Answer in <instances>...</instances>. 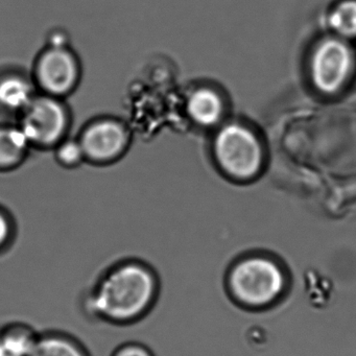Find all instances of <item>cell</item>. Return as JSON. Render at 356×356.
Segmentation results:
<instances>
[{"label":"cell","mask_w":356,"mask_h":356,"mask_svg":"<svg viewBox=\"0 0 356 356\" xmlns=\"http://www.w3.org/2000/svg\"><path fill=\"white\" fill-rule=\"evenodd\" d=\"M157 291V278L147 264L124 260L99 277L85 298L84 307L97 320L126 325L149 312Z\"/></svg>","instance_id":"obj_1"},{"label":"cell","mask_w":356,"mask_h":356,"mask_svg":"<svg viewBox=\"0 0 356 356\" xmlns=\"http://www.w3.org/2000/svg\"><path fill=\"white\" fill-rule=\"evenodd\" d=\"M286 279L280 264L268 256L243 258L231 268L228 286L241 305L262 308L276 302L284 293Z\"/></svg>","instance_id":"obj_2"},{"label":"cell","mask_w":356,"mask_h":356,"mask_svg":"<svg viewBox=\"0 0 356 356\" xmlns=\"http://www.w3.org/2000/svg\"><path fill=\"white\" fill-rule=\"evenodd\" d=\"M214 154L222 170L237 180L255 177L264 162V152L257 137L238 124H228L218 132Z\"/></svg>","instance_id":"obj_3"},{"label":"cell","mask_w":356,"mask_h":356,"mask_svg":"<svg viewBox=\"0 0 356 356\" xmlns=\"http://www.w3.org/2000/svg\"><path fill=\"white\" fill-rule=\"evenodd\" d=\"M70 122L67 108L60 99L36 95L22 112L19 128L31 145L53 147L64 140Z\"/></svg>","instance_id":"obj_4"},{"label":"cell","mask_w":356,"mask_h":356,"mask_svg":"<svg viewBox=\"0 0 356 356\" xmlns=\"http://www.w3.org/2000/svg\"><path fill=\"white\" fill-rule=\"evenodd\" d=\"M355 58L347 41L334 37L325 39L314 49L310 60V76L318 91L339 92L351 78Z\"/></svg>","instance_id":"obj_5"},{"label":"cell","mask_w":356,"mask_h":356,"mask_svg":"<svg viewBox=\"0 0 356 356\" xmlns=\"http://www.w3.org/2000/svg\"><path fill=\"white\" fill-rule=\"evenodd\" d=\"M40 88L51 97L70 95L80 79V64L66 47H49L39 57L35 72Z\"/></svg>","instance_id":"obj_6"},{"label":"cell","mask_w":356,"mask_h":356,"mask_svg":"<svg viewBox=\"0 0 356 356\" xmlns=\"http://www.w3.org/2000/svg\"><path fill=\"white\" fill-rule=\"evenodd\" d=\"M79 140L87 160L105 164L115 161L124 153L130 138L122 122L113 118H101L89 124Z\"/></svg>","instance_id":"obj_7"},{"label":"cell","mask_w":356,"mask_h":356,"mask_svg":"<svg viewBox=\"0 0 356 356\" xmlns=\"http://www.w3.org/2000/svg\"><path fill=\"white\" fill-rule=\"evenodd\" d=\"M34 86L22 74L0 78V108L10 113H22L35 99Z\"/></svg>","instance_id":"obj_8"},{"label":"cell","mask_w":356,"mask_h":356,"mask_svg":"<svg viewBox=\"0 0 356 356\" xmlns=\"http://www.w3.org/2000/svg\"><path fill=\"white\" fill-rule=\"evenodd\" d=\"M193 122L203 127L218 124L224 114V102L216 91L209 88L195 90L187 105Z\"/></svg>","instance_id":"obj_9"},{"label":"cell","mask_w":356,"mask_h":356,"mask_svg":"<svg viewBox=\"0 0 356 356\" xmlns=\"http://www.w3.org/2000/svg\"><path fill=\"white\" fill-rule=\"evenodd\" d=\"M38 335L24 324L0 328V356H31Z\"/></svg>","instance_id":"obj_10"},{"label":"cell","mask_w":356,"mask_h":356,"mask_svg":"<svg viewBox=\"0 0 356 356\" xmlns=\"http://www.w3.org/2000/svg\"><path fill=\"white\" fill-rule=\"evenodd\" d=\"M31 145L18 127H0V170H10L22 163Z\"/></svg>","instance_id":"obj_11"},{"label":"cell","mask_w":356,"mask_h":356,"mask_svg":"<svg viewBox=\"0 0 356 356\" xmlns=\"http://www.w3.org/2000/svg\"><path fill=\"white\" fill-rule=\"evenodd\" d=\"M31 356H89L85 348L63 333H43L37 337Z\"/></svg>","instance_id":"obj_12"},{"label":"cell","mask_w":356,"mask_h":356,"mask_svg":"<svg viewBox=\"0 0 356 356\" xmlns=\"http://www.w3.org/2000/svg\"><path fill=\"white\" fill-rule=\"evenodd\" d=\"M329 24L339 38L356 39V0H339L329 14Z\"/></svg>","instance_id":"obj_13"},{"label":"cell","mask_w":356,"mask_h":356,"mask_svg":"<svg viewBox=\"0 0 356 356\" xmlns=\"http://www.w3.org/2000/svg\"><path fill=\"white\" fill-rule=\"evenodd\" d=\"M58 162L66 168H76L79 164L82 163L85 158L84 149L80 140H72V139H64L63 141L57 145Z\"/></svg>","instance_id":"obj_14"},{"label":"cell","mask_w":356,"mask_h":356,"mask_svg":"<svg viewBox=\"0 0 356 356\" xmlns=\"http://www.w3.org/2000/svg\"><path fill=\"white\" fill-rule=\"evenodd\" d=\"M14 232L15 229L11 216L0 208V252L9 247L13 241Z\"/></svg>","instance_id":"obj_15"},{"label":"cell","mask_w":356,"mask_h":356,"mask_svg":"<svg viewBox=\"0 0 356 356\" xmlns=\"http://www.w3.org/2000/svg\"><path fill=\"white\" fill-rule=\"evenodd\" d=\"M112 356H153L145 346L136 343H128L116 348Z\"/></svg>","instance_id":"obj_16"}]
</instances>
